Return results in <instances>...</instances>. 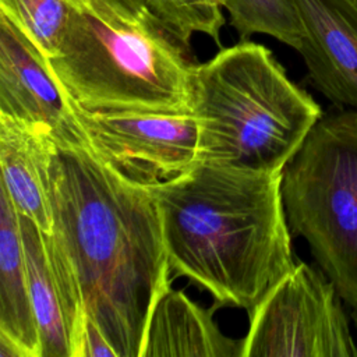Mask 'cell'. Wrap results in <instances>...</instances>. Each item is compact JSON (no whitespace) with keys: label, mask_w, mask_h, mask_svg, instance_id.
Listing matches in <instances>:
<instances>
[{"label":"cell","mask_w":357,"mask_h":357,"mask_svg":"<svg viewBox=\"0 0 357 357\" xmlns=\"http://www.w3.org/2000/svg\"><path fill=\"white\" fill-rule=\"evenodd\" d=\"M49 201L46 238L70 269L85 317L117 357H141L152 310L173 278L153 194L71 142L52 155Z\"/></svg>","instance_id":"obj_1"},{"label":"cell","mask_w":357,"mask_h":357,"mask_svg":"<svg viewBox=\"0 0 357 357\" xmlns=\"http://www.w3.org/2000/svg\"><path fill=\"white\" fill-rule=\"evenodd\" d=\"M282 173L198 162L149 188L174 276L248 312L294 265Z\"/></svg>","instance_id":"obj_2"},{"label":"cell","mask_w":357,"mask_h":357,"mask_svg":"<svg viewBox=\"0 0 357 357\" xmlns=\"http://www.w3.org/2000/svg\"><path fill=\"white\" fill-rule=\"evenodd\" d=\"M152 14L105 0H71L47 64L74 107L89 113L191 112L195 63Z\"/></svg>","instance_id":"obj_3"},{"label":"cell","mask_w":357,"mask_h":357,"mask_svg":"<svg viewBox=\"0 0 357 357\" xmlns=\"http://www.w3.org/2000/svg\"><path fill=\"white\" fill-rule=\"evenodd\" d=\"M191 113L201 162L280 173L324 112L268 47L240 40L195 64Z\"/></svg>","instance_id":"obj_4"},{"label":"cell","mask_w":357,"mask_h":357,"mask_svg":"<svg viewBox=\"0 0 357 357\" xmlns=\"http://www.w3.org/2000/svg\"><path fill=\"white\" fill-rule=\"evenodd\" d=\"M291 234L357 310V109L333 105L282 173Z\"/></svg>","instance_id":"obj_5"},{"label":"cell","mask_w":357,"mask_h":357,"mask_svg":"<svg viewBox=\"0 0 357 357\" xmlns=\"http://www.w3.org/2000/svg\"><path fill=\"white\" fill-rule=\"evenodd\" d=\"M344 304L319 266L297 261L248 312L243 357H357Z\"/></svg>","instance_id":"obj_6"},{"label":"cell","mask_w":357,"mask_h":357,"mask_svg":"<svg viewBox=\"0 0 357 357\" xmlns=\"http://www.w3.org/2000/svg\"><path fill=\"white\" fill-rule=\"evenodd\" d=\"M74 110L84 144L106 167L134 185L153 188L184 174L199 162L198 124L191 112Z\"/></svg>","instance_id":"obj_7"},{"label":"cell","mask_w":357,"mask_h":357,"mask_svg":"<svg viewBox=\"0 0 357 357\" xmlns=\"http://www.w3.org/2000/svg\"><path fill=\"white\" fill-rule=\"evenodd\" d=\"M0 116L40 127L57 144L84 142L75 110L47 60L1 14Z\"/></svg>","instance_id":"obj_8"},{"label":"cell","mask_w":357,"mask_h":357,"mask_svg":"<svg viewBox=\"0 0 357 357\" xmlns=\"http://www.w3.org/2000/svg\"><path fill=\"white\" fill-rule=\"evenodd\" d=\"M308 79L336 106L357 109V0H294Z\"/></svg>","instance_id":"obj_9"},{"label":"cell","mask_w":357,"mask_h":357,"mask_svg":"<svg viewBox=\"0 0 357 357\" xmlns=\"http://www.w3.org/2000/svg\"><path fill=\"white\" fill-rule=\"evenodd\" d=\"M56 139L33 124L0 116L1 187L20 215L52 233L49 167Z\"/></svg>","instance_id":"obj_10"},{"label":"cell","mask_w":357,"mask_h":357,"mask_svg":"<svg viewBox=\"0 0 357 357\" xmlns=\"http://www.w3.org/2000/svg\"><path fill=\"white\" fill-rule=\"evenodd\" d=\"M183 290L167 289L148 321L141 357H243V339H231Z\"/></svg>","instance_id":"obj_11"},{"label":"cell","mask_w":357,"mask_h":357,"mask_svg":"<svg viewBox=\"0 0 357 357\" xmlns=\"http://www.w3.org/2000/svg\"><path fill=\"white\" fill-rule=\"evenodd\" d=\"M0 191V357H42L20 213L7 191Z\"/></svg>","instance_id":"obj_12"},{"label":"cell","mask_w":357,"mask_h":357,"mask_svg":"<svg viewBox=\"0 0 357 357\" xmlns=\"http://www.w3.org/2000/svg\"><path fill=\"white\" fill-rule=\"evenodd\" d=\"M20 223L31 301L42 343V357H73L64 304L49 262L45 231L26 216L20 215Z\"/></svg>","instance_id":"obj_13"},{"label":"cell","mask_w":357,"mask_h":357,"mask_svg":"<svg viewBox=\"0 0 357 357\" xmlns=\"http://www.w3.org/2000/svg\"><path fill=\"white\" fill-rule=\"evenodd\" d=\"M223 8L240 40L261 33L298 52L304 31L294 0H223Z\"/></svg>","instance_id":"obj_14"},{"label":"cell","mask_w":357,"mask_h":357,"mask_svg":"<svg viewBox=\"0 0 357 357\" xmlns=\"http://www.w3.org/2000/svg\"><path fill=\"white\" fill-rule=\"evenodd\" d=\"M0 14L42 53L53 57L71 14V0H0Z\"/></svg>","instance_id":"obj_15"},{"label":"cell","mask_w":357,"mask_h":357,"mask_svg":"<svg viewBox=\"0 0 357 357\" xmlns=\"http://www.w3.org/2000/svg\"><path fill=\"white\" fill-rule=\"evenodd\" d=\"M152 14L184 46L194 33H204L220 47L225 24L223 0H146Z\"/></svg>","instance_id":"obj_16"},{"label":"cell","mask_w":357,"mask_h":357,"mask_svg":"<svg viewBox=\"0 0 357 357\" xmlns=\"http://www.w3.org/2000/svg\"><path fill=\"white\" fill-rule=\"evenodd\" d=\"M81 357H117V351L110 344L107 337L88 318L84 328Z\"/></svg>","instance_id":"obj_17"},{"label":"cell","mask_w":357,"mask_h":357,"mask_svg":"<svg viewBox=\"0 0 357 357\" xmlns=\"http://www.w3.org/2000/svg\"><path fill=\"white\" fill-rule=\"evenodd\" d=\"M113 6H119V7H126V8H131V10H141L148 7L146 0H105Z\"/></svg>","instance_id":"obj_18"},{"label":"cell","mask_w":357,"mask_h":357,"mask_svg":"<svg viewBox=\"0 0 357 357\" xmlns=\"http://www.w3.org/2000/svg\"><path fill=\"white\" fill-rule=\"evenodd\" d=\"M351 317H353V321H354V324H356V329H357V310H353Z\"/></svg>","instance_id":"obj_19"}]
</instances>
